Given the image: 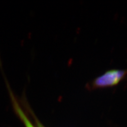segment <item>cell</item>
Returning <instances> with one entry per match:
<instances>
[{"instance_id":"cell-2","label":"cell","mask_w":127,"mask_h":127,"mask_svg":"<svg viewBox=\"0 0 127 127\" xmlns=\"http://www.w3.org/2000/svg\"><path fill=\"white\" fill-rule=\"evenodd\" d=\"M6 84L7 85V87L8 88V90L9 91V94L11 97V99L12 102V104L13 105L14 108L17 113L18 114V116L21 118L22 121H23V123H25V125L26 127H34L33 125L32 124L29 119L27 118V116L24 113L23 110L21 109V107L19 106V104H18V101L15 98V96L14 95L13 92L11 91L9 84L7 82H6Z\"/></svg>"},{"instance_id":"cell-1","label":"cell","mask_w":127,"mask_h":127,"mask_svg":"<svg viewBox=\"0 0 127 127\" xmlns=\"http://www.w3.org/2000/svg\"><path fill=\"white\" fill-rule=\"evenodd\" d=\"M127 77V69H112L93 79L86 87L89 90H95L115 86Z\"/></svg>"}]
</instances>
